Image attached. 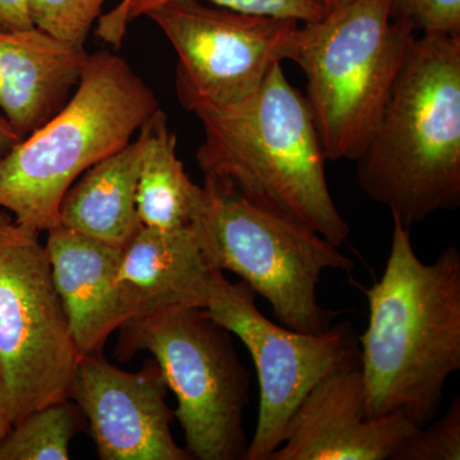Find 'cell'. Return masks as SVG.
<instances>
[{"instance_id": "obj_18", "label": "cell", "mask_w": 460, "mask_h": 460, "mask_svg": "<svg viewBox=\"0 0 460 460\" xmlns=\"http://www.w3.org/2000/svg\"><path fill=\"white\" fill-rule=\"evenodd\" d=\"M84 420L71 399L33 411L0 441V460H68L69 445Z\"/></svg>"}, {"instance_id": "obj_17", "label": "cell", "mask_w": 460, "mask_h": 460, "mask_svg": "<svg viewBox=\"0 0 460 460\" xmlns=\"http://www.w3.org/2000/svg\"><path fill=\"white\" fill-rule=\"evenodd\" d=\"M145 135L137 187V214L142 226L174 230L190 226L199 186L193 183L177 155V137L168 115L157 109L142 124Z\"/></svg>"}, {"instance_id": "obj_9", "label": "cell", "mask_w": 460, "mask_h": 460, "mask_svg": "<svg viewBox=\"0 0 460 460\" xmlns=\"http://www.w3.org/2000/svg\"><path fill=\"white\" fill-rule=\"evenodd\" d=\"M202 311L243 343L255 365L259 414L244 460L270 459L283 444L296 408L321 378L361 363L349 323L317 334L288 329L260 313L255 292L244 281L230 283L220 270L214 272Z\"/></svg>"}, {"instance_id": "obj_26", "label": "cell", "mask_w": 460, "mask_h": 460, "mask_svg": "<svg viewBox=\"0 0 460 460\" xmlns=\"http://www.w3.org/2000/svg\"><path fill=\"white\" fill-rule=\"evenodd\" d=\"M317 3L325 9V11H330V9H334L339 7V5H343L345 3L350 2V0H316Z\"/></svg>"}, {"instance_id": "obj_21", "label": "cell", "mask_w": 460, "mask_h": 460, "mask_svg": "<svg viewBox=\"0 0 460 460\" xmlns=\"http://www.w3.org/2000/svg\"><path fill=\"white\" fill-rule=\"evenodd\" d=\"M460 396L450 402L443 417L419 428L402 445L395 460H459Z\"/></svg>"}, {"instance_id": "obj_13", "label": "cell", "mask_w": 460, "mask_h": 460, "mask_svg": "<svg viewBox=\"0 0 460 460\" xmlns=\"http://www.w3.org/2000/svg\"><path fill=\"white\" fill-rule=\"evenodd\" d=\"M54 286L81 356L102 353L109 337L126 323L117 275L123 248L66 226L47 232Z\"/></svg>"}, {"instance_id": "obj_11", "label": "cell", "mask_w": 460, "mask_h": 460, "mask_svg": "<svg viewBox=\"0 0 460 460\" xmlns=\"http://www.w3.org/2000/svg\"><path fill=\"white\" fill-rule=\"evenodd\" d=\"M168 392L155 359L128 372L95 353L78 361L69 399L83 411L102 460H192L172 438Z\"/></svg>"}, {"instance_id": "obj_14", "label": "cell", "mask_w": 460, "mask_h": 460, "mask_svg": "<svg viewBox=\"0 0 460 460\" xmlns=\"http://www.w3.org/2000/svg\"><path fill=\"white\" fill-rule=\"evenodd\" d=\"M87 58L84 48L35 26L0 31V109L21 138L65 107Z\"/></svg>"}, {"instance_id": "obj_2", "label": "cell", "mask_w": 460, "mask_h": 460, "mask_svg": "<svg viewBox=\"0 0 460 460\" xmlns=\"http://www.w3.org/2000/svg\"><path fill=\"white\" fill-rule=\"evenodd\" d=\"M202 123L196 160L205 180L341 248L350 234L326 181L319 132L302 96L272 66L255 95L232 105L193 102Z\"/></svg>"}, {"instance_id": "obj_1", "label": "cell", "mask_w": 460, "mask_h": 460, "mask_svg": "<svg viewBox=\"0 0 460 460\" xmlns=\"http://www.w3.org/2000/svg\"><path fill=\"white\" fill-rule=\"evenodd\" d=\"M393 222L385 270L366 289L370 314L358 338L366 410L423 428L460 370V252L447 247L434 262L420 261L411 229Z\"/></svg>"}, {"instance_id": "obj_4", "label": "cell", "mask_w": 460, "mask_h": 460, "mask_svg": "<svg viewBox=\"0 0 460 460\" xmlns=\"http://www.w3.org/2000/svg\"><path fill=\"white\" fill-rule=\"evenodd\" d=\"M157 109L155 93L122 57L89 54L65 107L0 155V208L39 233L59 226L69 187L131 142Z\"/></svg>"}, {"instance_id": "obj_6", "label": "cell", "mask_w": 460, "mask_h": 460, "mask_svg": "<svg viewBox=\"0 0 460 460\" xmlns=\"http://www.w3.org/2000/svg\"><path fill=\"white\" fill-rule=\"evenodd\" d=\"M213 269L241 278L270 305L280 325L305 334L329 329L317 286L326 270L354 261L313 230L281 219L204 180L190 223Z\"/></svg>"}, {"instance_id": "obj_15", "label": "cell", "mask_w": 460, "mask_h": 460, "mask_svg": "<svg viewBox=\"0 0 460 460\" xmlns=\"http://www.w3.org/2000/svg\"><path fill=\"white\" fill-rule=\"evenodd\" d=\"M215 271L190 226L174 230L141 226L123 248L117 275L126 323L175 305L202 310Z\"/></svg>"}, {"instance_id": "obj_16", "label": "cell", "mask_w": 460, "mask_h": 460, "mask_svg": "<svg viewBox=\"0 0 460 460\" xmlns=\"http://www.w3.org/2000/svg\"><path fill=\"white\" fill-rule=\"evenodd\" d=\"M145 135L104 157L78 178L63 196L59 224L87 237L124 248L141 228L137 187Z\"/></svg>"}, {"instance_id": "obj_3", "label": "cell", "mask_w": 460, "mask_h": 460, "mask_svg": "<svg viewBox=\"0 0 460 460\" xmlns=\"http://www.w3.org/2000/svg\"><path fill=\"white\" fill-rule=\"evenodd\" d=\"M363 192L405 228L460 205V36L422 33L359 159Z\"/></svg>"}, {"instance_id": "obj_24", "label": "cell", "mask_w": 460, "mask_h": 460, "mask_svg": "<svg viewBox=\"0 0 460 460\" xmlns=\"http://www.w3.org/2000/svg\"><path fill=\"white\" fill-rule=\"evenodd\" d=\"M21 140H22V138L20 137L16 129L13 128V126L9 123L7 118L0 114V155L7 153V151L11 150V148Z\"/></svg>"}, {"instance_id": "obj_5", "label": "cell", "mask_w": 460, "mask_h": 460, "mask_svg": "<svg viewBox=\"0 0 460 460\" xmlns=\"http://www.w3.org/2000/svg\"><path fill=\"white\" fill-rule=\"evenodd\" d=\"M416 38L393 20L389 0H350L296 27L286 60L307 78L305 98L326 160L362 155Z\"/></svg>"}, {"instance_id": "obj_22", "label": "cell", "mask_w": 460, "mask_h": 460, "mask_svg": "<svg viewBox=\"0 0 460 460\" xmlns=\"http://www.w3.org/2000/svg\"><path fill=\"white\" fill-rule=\"evenodd\" d=\"M394 21L413 31L460 36V0H389Z\"/></svg>"}, {"instance_id": "obj_10", "label": "cell", "mask_w": 460, "mask_h": 460, "mask_svg": "<svg viewBox=\"0 0 460 460\" xmlns=\"http://www.w3.org/2000/svg\"><path fill=\"white\" fill-rule=\"evenodd\" d=\"M178 57L181 107L193 102L232 105L255 95L272 66L286 60L299 22L172 0L147 12Z\"/></svg>"}, {"instance_id": "obj_25", "label": "cell", "mask_w": 460, "mask_h": 460, "mask_svg": "<svg viewBox=\"0 0 460 460\" xmlns=\"http://www.w3.org/2000/svg\"><path fill=\"white\" fill-rule=\"evenodd\" d=\"M12 429V422L9 420L7 408H5L4 398H3L2 385H0V441L7 436Z\"/></svg>"}, {"instance_id": "obj_7", "label": "cell", "mask_w": 460, "mask_h": 460, "mask_svg": "<svg viewBox=\"0 0 460 460\" xmlns=\"http://www.w3.org/2000/svg\"><path fill=\"white\" fill-rule=\"evenodd\" d=\"M141 352L153 356L177 399L174 417L190 459H246L251 377L228 330L201 308H164L119 329L118 361Z\"/></svg>"}, {"instance_id": "obj_19", "label": "cell", "mask_w": 460, "mask_h": 460, "mask_svg": "<svg viewBox=\"0 0 460 460\" xmlns=\"http://www.w3.org/2000/svg\"><path fill=\"white\" fill-rule=\"evenodd\" d=\"M172 0H122L119 4L102 14L96 27V36L111 45L114 49L122 47L127 27L133 20L146 16L147 12ZM217 7L233 9L243 13L260 14L275 18L295 20L299 23L313 22L326 13L316 0H201Z\"/></svg>"}, {"instance_id": "obj_23", "label": "cell", "mask_w": 460, "mask_h": 460, "mask_svg": "<svg viewBox=\"0 0 460 460\" xmlns=\"http://www.w3.org/2000/svg\"><path fill=\"white\" fill-rule=\"evenodd\" d=\"M29 0H0V31L32 29Z\"/></svg>"}, {"instance_id": "obj_20", "label": "cell", "mask_w": 460, "mask_h": 460, "mask_svg": "<svg viewBox=\"0 0 460 460\" xmlns=\"http://www.w3.org/2000/svg\"><path fill=\"white\" fill-rule=\"evenodd\" d=\"M107 0H29L32 25L59 40L84 48Z\"/></svg>"}, {"instance_id": "obj_12", "label": "cell", "mask_w": 460, "mask_h": 460, "mask_svg": "<svg viewBox=\"0 0 460 460\" xmlns=\"http://www.w3.org/2000/svg\"><path fill=\"white\" fill-rule=\"evenodd\" d=\"M417 429L401 414L367 416L361 363H356L313 387L269 460H395Z\"/></svg>"}, {"instance_id": "obj_8", "label": "cell", "mask_w": 460, "mask_h": 460, "mask_svg": "<svg viewBox=\"0 0 460 460\" xmlns=\"http://www.w3.org/2000/svg\"><path fill=\"white\" fill-rule=\"evenodd\" d=\"M40 234L0 210V385L12 426L69 399L83 357Z\"/></svg>"}]
</instances>
